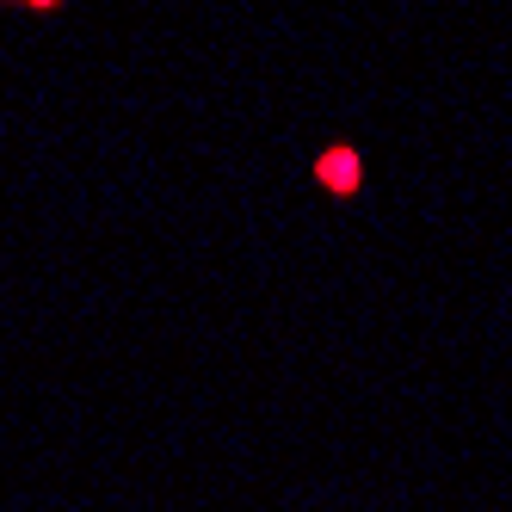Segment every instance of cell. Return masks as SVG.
<instances>
[{
  "instance_id": "1",
  "label": "cell",
  "mask_w": 512,
  "mask_h": 512,
  "mask_svg": "<svg viewBox=\"0 0 512 512\" xmlns=\"http://www.w3.org/2000/svg\"><path fill=\"white\" fill-rule=\"evenodd\" d=\"M309 179H315V192H327L334 204H352L364 186H371V161H364V149H358L352 136H334V142H321V149H315Z\"/></svg>"
},
{
  "instance_id": "2",
  "label": "cell",
  "mask_w": 512,
  "mask_h": 512,
  "mask_svg": "<svg viewBox=\"0 0 512 512\" xmlns=\"http://www.w3.org/2000/svg\"><path fill=\"white\" fill-rule=\"evenodd\" d=\"M0 7H25V13H38V19H62L68 0H0Z\"/></svg>"
}]
</instances>
